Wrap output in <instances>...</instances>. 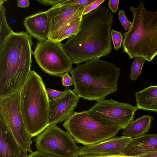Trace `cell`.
I'll return each instance as SVG.
<instances>
[{
    "mask_svg": "<svg viewBox=\"0 0 157 157\" xmlns=\"http://www.w3.org/2000/svg\"><path fill=\"white\" fill-rule=\"evenodd\" d=\"M62 44L50 40L39 41L33 52L40 67L49 75L61 77L72 68V62Z\"/></svg>",
    "mask_w": 157,
    "mask_h": 157,
    "instance_id": "7",
    "label": "cell"
},
{
    "mask_svg": "<svg viewBox=\"0 0 157 157\" xmlns=\"http://www.w3.org/2000/svg\"><path fill=\"white\" fill-rule=\"evenodd\" d=\"M136 157V156H128L124 155H108L105 156H98L94 157Z\"/></svg>",
    "mask_w": 157,
    "mask_h": 157,
    "instance_id": "33",
    "label": "cell"
},
{
    "mask_svg": "<svg viewBox=\"0 0 157 157\" xmlns=\"http://www.w3.org/2000/svg\"><path fill=\"white\" fill-rule=\"evenodd\" d=\"M111 38L113 42V48L116 51L120 49L124 40L121 32L112 29L111 32Z\"/></svg>",
    "mask_w": 157,
    "mask_h": 157,
    "instance_id": "23",
    "label": "cell"
},
{
    "mask_svg": "<svg viewBox=\"0 0 157 157\" xmlns=\"http://www.w3.org/2000/svg\"><path fill=\"white\" fill-rule=\"evenodd\" d=\"M17 4L19 7L25 8L29 6V2L28 0H18Z\"/></svg>",
    "mask_w": 157,
    "mask_h": 157,
    "instance_id": "32",
    "label": "cell"
},
{
    "mask_svg": "<svg viewBox=\"0 0 157 157\" xmlns=\"http://www.w3.org/2000/svg\"><path fill=\"white\" fill-rule=\"evenodd\" d=\"M146 60L140 57H136L131 66V71L129 78L132 81L136 80L141 74L143 66Z\"/></svg>",
    "mask_w": 157,
    "mask_h": 157,
    "instance_id": "21",
    "label": "cell"
},
{
    "mask_svg": "<svg viewBox=\"0 0 157 157\" xmlns=\"http://www.w3.org/2000/svg\"><path fill=\"white\" fill-rule=\"evenodd\" d=\"M64 0H37L39 2L44 6H52L61 3Z\"/></svg>",
    "mask_w": 157,
    "mask_h": 157,
    "instance_id": "29",
    "label": "cell"
},
{
    "mask_svg": "<svg viewBox=\"0 0 157 157\" xmlns=\"http://www.w3.org/2000/svg\"><path fill=\"white\" fill-rule=\"evenodd\" d=\"M61 81L63 86L68 87L74 84L72 77L70 76L68 72L63 74L61 76Z\"/></svg>",
    "mask_w": 157,
    "mask_h": 157,
    "instance_id": "27",
    "label": "cell"
},
{
    "mask_svg": "<svg viewBox=\"0 0 157 157\" xmlns=\"http://www.w3.org/2000/svg\"><path fill=\"white\" fill-rule=\"evenodd\" d=\"M62 125L75 142L84 146L95 144L115 137L120 129L98 122L88 110L74 112Z\"/></svg>",
    "mask_w": 157,
    "mask_h": 157,
    "instance_id": "6",
    "label": "cell"
},
{
    "mask_svg": "<svg viewBox=\"0 0 157 157\" xmlns=\"http://www.w3.org/2000/svg\"><path fill=\"white\" fill-rule=\"evenodd\" d=\"M36 150L56 157H75L79 146L67 131L49 125L34 139Z\"/></svg>",
    "mask_w": 157,
    "mask_h": 157,
    "instance_id": "9",
    "label": "cell"
},
{
    "mask_svg": "<svg viewBox=\"0 0 157 157\" xmlns=\"http://www.w3.org/2000/svg\"><path fill=\"white\" fill-rule=\"evenodd\" d=\"M76 157H79V156H78V155H76Z\"/></svg>",
    "mask_w": 157,
    "mask_h": 157,
    "instance_id": "34",
    "label": "cell"
},
{
    "mask_svg": "<svg viewBox=\"0 0 157 157\" xmlns=\"http://www.w3.org/2000/svg\"><path fill=\"white\" fill-rule=\"evenodd\" d=\"M50 100L41 77L31 71L20 91V107L26 129L32 137L49 126Z\"/></svg>",
    "mask_w": 157,
    "mask_h": 157,
    "instance_id": "5",
    "label": "cell"
},
{
    "mask_svg": "<svg viewBox=\"0 0 157 157\" xmlns=\"http://www.w3.org/2000/svg\"><path fill=\"white\" fill-rule=\"evenodd\" d=\"M82 17V12L74 15L62 27L52 34L49 40L61 42L77 33L80 30Z\"/></svg>",
    "mask_w": 157,
    "mask_h": 157,
    "instance_id": "18",
    "label": "cell"
},
{
    "mask_svg": "<svg viewBox=\"0 0 157 157\" xmlns=\"http://www.w3.org/2000/svg\"><path fill=\"white\" fill-rule=\"evenodd\" d=\"M95 1V0H64L60 4L62 5H79L85 7Z\"/></svg>",
    "mask_w": 157,
    "mask_h": 157,
    "instance_id": "25",
    "label": "cell"
},
{
    "mask_svg": "<svg viewBox=\"0 0 157 157\" xmlns=\"http://www.w3.org/2000/svg\"><path fill=\"white\" fill-rule=\"evenodd\" d=\"M118 14L119 20L125 29V32L128 31L132 25V22L128 20L124 11L122 10L119 11Z\"/></svg>",
    "mask_w": 157,
    "mask_h": 157,
    "instance_id": "24",
    "label": "cell"
},
{
    "mask_svg": "<svg viewBox=\"0 0 157 157\" xmlns=\"http://www.w3.org/2000/svg\"><path fill=\"white\" fill-rule=\"evenodd\" d=\"M135 96L139 109L157 112V85L149 86L136 92Z\"/></svg>",
    "mask_w": 157,
    "mask_h": 157,
    "instance_id": "17",
    "label": "cell"
},
{
    "mask_svg": "<svg viewBox=\"0 0 157 157\" xmlns=\"http://www.w3.org/2000/svg\"><path fill=\"white\" fill-rule=\"evenodd\" d=\"M0 117L24 151L30 153L33 137L27 131L20 107V92L0 98Z\"/></svg>",
    "mask_w": 157,
    "mask_h": 157,
    "instance_id": "10",
    "label": "cell"
},
{
    "mask_svg": "<svg viewBox=\"0 0 157 157\" xmlns=\"http://www.w3.org/2000/svg\"><path fill=\"white\" fill-rule=\"evenodd\" d=\"M119 0H109L108 5L110 10L113 13H115L117 10L119 4Z\"/></svg>",
    "mask_w": 157,
    "mask_h": 157,
    "instance_id": "28",
    "label": "cell"
},
{
    "mask_svg": "<svg viewBox=\"0 0 157 157\" xmlns=\"http://www.w3.org/2000/svg\"><path fill=\"white\" fill-rule=\"evenodd\" d=\"M0 157H29L0 117Z\"/></svg>",
    "mask_w": 157,
    "mask_h": 157,
    "instance_id": "15",
    "label": "cell"
},
{
    "mask_svg": "<svg viewBox=\"0 0 157 157\" xmlns=\"http://www.w3.org/2000/svg\"><path fill=\"white\" fill-rule=\"evenodd\" d=\"M6 0H0V46L9 35L14 32L9 26L6 16V9L3 4Z\"/></svg>",
    "mask_w": 157,
    "mask_h": 157,
    "instance_id": "20",
    "label": "cell"
},
{
    "mask_svg": "<svg viewBox=\"0 0 157 157\" xmlns=\"http://www.w3.org/2000/svg\"><path fill=\"white\" fill-rule=\"evenodd\" d=\"M157 150V134H145L132 138L124 155L134 156L144 152Z\"/></svg>",
    "mask_w": 157,
    "mask_h": 157,
    "instance_id": "16",
    "label": "cell"
},
{
    "mask_svg": "<svg viewBox=\"0 0 157 157\" xmlns=\"http://www.w3.org/2000/svg\"><path fill=\"white\" fill-rule=\"evenodd\" d=\"M71 90L67 87L63 91H58L49 88L46 89L47 94L49 98L55 101L58 100L66 96Z\"/></svg>",
    "mask_w": 157,
    "mask_h": 157,
    "instance_id": "22",
    "label": "cell"
},
{
    "mask_svg": "<svg viewBox=\"0 0 157 157\" xmlns=\"http://www.w3.org/2000/svg\"><path fill=\"white\" fill-rule=\"evenodd\" d=\"M33 44L31 36L22 31L0 46V98L21 91L31 71Z\"/></svg>",
    "mask_w": 157,
    "mask_h": 157,
    "instance_id": "2",
    "label": "cell"
},
{
    "mask_svg": "<svg viewBox=\"0 0 157 157\" xmlns=\"http://www.w3.org/2000/svg\"><path fill=\"white\" fill-rule=\"evenodd\" d=\"M132 139L117 136L95 144L79 147L77 155L82 157L124 155Z\"/></svg>",
    "mask_w": 157,
    "mask_h": 157,
    "instance_id": "11",
    "label": "cell"
},
{
    "mask_svg": "<svg viewBox=\"0 0 157 157\" xmlns=\"http://www.w3.org/2000/svg\"><path fill=\"white\" fill-rule=\"evenodd\" d=\"M79 97L74 90H71L63 98L57 101L50 100L49 125H56L65 121L74 113Z\"/></svg>",
    "mask_w": 157,
    "mask_h": 157,
    "instance_id": "12",
    "label": "cell"
},
{
    "mask_svg": "<svg viewBox=\"0 0 157 157\" xmlns=\"http://www.w3.org/2000/svg\"><path fill=\"white\" fill-rule=\"evenodd\" d=\"M134 156L136 157H157V150L146 151Z\"/></svg>",
    "mask_w": 157,
    "mask_h": 157,
    "instance_id": "31",
    "label": "cell"
},
{
    "mask_svg": "<svg viewBox=\"0 0 157 157\" xmlns=\"http://www.w3.org/2000/svg\"><path fill=\"white\" fill-rule=\"evenodd\" d=\"M133 15L132 25L128 31L123 33V52L130 59L140 57L149 62L157 56V10H146L143 2L138 6H132Z\"/></svg>",
    "mask_w": 157,
    "mask_h": 157,
    "instance_id": "4",
    "label": "cell"
},
{
    "mask_svg": "<svg viewBox=\"0 0 157 157\" xmlns=\"http://www.w3.org/2000/svg\"><path fill=\"white\" fill-rule=\"evenodd\" d=\"M138 109L128 103L104 99L97 101L88 111L100 123L124 129L133 121L135 113Z\"/></svg>",
    "mask_w": 157,
    "mask_h": 157,
    "instance_id": "8",
    "label": "cell"
},
{
    "mask_svg": "<svg viewBox=\"0 0 157 157\" xmlns=\"http://www.w3.org/2000/svg\"><path fill=\"white\" fill-rule=\"evenodd\" d=\"M120 71L113 63L96 58L78 64L69 72L78 97L98 101L117 91Z\"/></svg>",
    "mask_w": 157,
    "mask_h": 157,
    "instance_id": "3",
    "label": "cell"
},
{
    "mask_svg": "<svg viewBox=\"0 0 157 157\" xmlns=\"http://www.w3.org/2000/svg\"><path fill=\"white\" fill-rule=\"evenodd\" d=\"M153 119L152 116L148 115L137 118L124 129L122 136L134 138L145 134L148 132Z\"/></svg>",
    "mask_w": 157,
    "mask_h": 157,
    "instance_id": "19",
    "label": "cell"
},
{
    "mask_svg": "<svg viewBox=\"0 0 157 157\" xmlns=\"http://www.w3.org/2000/svg\"><path fill=\"white\" fill-rule=\"evenodd\" d=\"M105 1V0H95L94 2L85 8L82 12V16L96 9Z\"/></svg>",
    "mask_w": 157,
    "mask_h": 157,
    "instance_id": "26",
    "label": "cell"
},
{
    "mask_svg": "<svg viewBox=\"0 0 157 157\" xmlns=\"http://www.w3.org/2000/svg\"><path fill=\"white\" fill-rule=\"evenodd\" d=\"M60 3L52 6L45 11L50 22L49 37L74 15L82 12L85 8L79 5H62Z\"/></svg>",
    "mask_w": 157,
    "mask_h": 157,
    "instance_id": "13",
    "label": "cell"
},
{
    "mask_svg": "<svg viewBox=\"0 0 157 157\" xmlns=\"http://www.w3.org/2000/svg\"><path fill=\"white\" fill-rule=\"evenodd\" d=\"M113 16L107 7L100 6L82 17L78 32L62 44L73 64L109 56Z\"/></svg>",
    "mask_w": 157,
    "mask_h": 157,
    "instance_id": "1",
    "label": "cell"
},
{
    "mask_svg": "<svg viewBox=\"0 0 157 157\" xmlns=\"http://www.w3.org/2000/svg\"><path fill=\"white\" fill-rule=\"evenodd\" d=\"M27 33L39 41L49 40L50 22L45 11H41L29 16L23 21Z\"/></svg>",
    "mask_w": 157,
    "mask_h": 157,
    "instance_id": "14",
    "label": "cell"
},
{
    "mask_svg": "<svg viewBox=\"0 0 157 157\" xmlns=\"http://www.w3.org/2000/svg\"><path fill=\"white\" fill-rule=\"evenodd\" d=\"M29 157H56L37 151H32L28 155Z\"/></svg>",
    "mask_w": 157,
    "mask_h": 157,
    "instance_id": "30",
    "label": "cell"
}]
</instances>
